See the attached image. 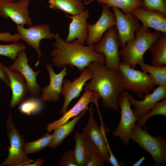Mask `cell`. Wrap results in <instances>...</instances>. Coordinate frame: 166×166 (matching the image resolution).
<instances>
[{
  "mask_svg": "<svg viewBox=\"0 0 166 166\" xmlns=\"http://www.w3.org/2000/svg\"><path fill=\"white\" fill-rule=\"evenodd\" d=\"M4 0L7 1V2H14L16 1V0Z\"/></svg>",
  "mask_w": 166,
  "mask_h": 166,
  "instance_id": "ab89813d",
  "label": "cell"
},
{
  "mask_svg": "<svg viewBox=\"0 0 166 166\" xmlns=\"http://www.w3.org/2000/svg\"><path fill=\"white\" fill-rule=\"evenodd\" d=\"M59 166H79L75 157L74 149L65 152L60 160Z\"/></svg>",
  "mask_w": 166,
  "mask_h": 166,
  "instance_id": "836d02e7",
  "label": "cell"
},
{
  "mask_svg": "<svg viewBox=\"0 0 166 166\" xmlns=\"http://www.w3.org/2000/svg\"><path fill=\"white\" fill-rule=\"evenodd\" d=\"M42 101L41 99L36 97L28 98L20 104L19 110L21 113L27 115L37 114L42 109Z\"/></svg>",
  "mask_w": 166,
  "mask_h": 166,
  "instance_id": "f1b7e54d",
  "label": "cell"
},
{
  "mask_svg": "<svg viewBox=\"0 0 166 166\" xmlns=\"http://www.w3.org/2000/svg\"><path fill=\"white\" fill-rule=\"evenodd\" d=\"M85 135L86 138L87 148V157L85 166L104 165L105 161L101 152L97 147Z\"/></svg>",
  "mask_w": 166,
  "mask_h": 166,
  "instance_id": "83f0119b",
  "label": "cell"
},
{
  "mask_svg": "<svg viewBox=\"0 0 166 166\" xmlns=\"http://www.w3.org/2000/svg\"><path fill=\"white\" fill-rule=\"evenodd\" d=\"M139 65L143 71L148 73L155 85L166 86V66L149 65L144 61Z\"/></svg>",
  "mask_w": 166,
  "mask_h": 166,
  "instance_id": "d4e9b609",
  "label": "cell"
},
{
  "mask_svg": "<svg viewBox=\"0 0 166 166\" xmlns=\"http://www.w3.org/2000/svg\"><path fill=\"white\" fill-rule=\"evenodd\" d=\"M160 32H151L149 29L140 26L135 34V38L119 50V54L124 64L132 68L144 61L143 56L152 44L160 37Z\"/></svg>",
  "mask_w": 166,
  "mask_h": 166,
  "instance_id": "3957f363",
  "label": "cell"
},
{
  "mask_svg": "<svg viewBox=\"0 0 166 166\" xmlns=\"http://www.w3.org/2000/svg\"><path fill=\"white\" fill-rule=\"evenodd\" d=\"M26 49V47L24 44L18 42L10 44H0V55L14 61L18 53L21 51H25Z\"/></svg>",
  "mask_w": 166,
  "mask_h": 166,
  "instance_id": "1f68e13d",
  "label": "cell"
},
{
  "mask_svg": "<svg viewBox=\"0 0 166 166\" xmlns=\"http://www.w3.org/2000/svg\"><path fill=\"white\" fill-rule=\"evenodd\" d=\"M4 68L12 91L10 105V108L12 109L24 100L28 92V88L24 78L18 71L5 66Z\"/></svg>",
  "mask_w": 166,
  "mask_h": 166,
  "instance_id": "ac0fdd59",
  "label": "cell"
},
{
  "mask_svg": "<svg viewBox=\"0 0 166 166\" xmlns=\"http://www.w3.org/2000/svg\"><path fill=\"white\" fill-rule=\"evenodd\" d=\"M6 133L9 140L8 154L0 166H25L34 160L29 158L26 150V143L21 134L15 127L11 115L6 123Z\"/></svg>",
  "mask_w": 166,
  "mask_h": 166,
  "instance_id": "5b68a950",
  "label": "cell"
},
{
  "mask_svg": "<svg viewBox=\"0 0 166 166\" xmlns=\"http://www.w3.org/2000/svg\"><path fill=\"white\" fill-rule=\"evenodd\" d=\"M87 68L90 71L91 81L84 88L93 91L102 99V105L108 109L119 112L118 100L124 91L118 70L107 68L96 61L90 63Z\"/></svg>",
  "mask_w": 166,
  "mask_h": 166,
  "instance_id": "6da1fadb",
  "label": "cell"
},
{
  "mask_svg": "<svg viewBox=\"0 0 166 166\" xmlns=\"http://www.w3.org/2000/svg\"><path fill=\"white\" fill-rule=\"evenodd\" d=\"M82 1H83L84 2L85 4H88L89 3L91 2L94 0H81Z\"/></svg>",
  "mask_w": 166,
  "mask_h": 166,
  "instance_id": "f35d334b",
  "label": "cell"
},
{
  "mask_svg": "<svg viewBox=\"0 0 166 166\" xmlns=\"http://www.w3.org/2000/svg\"><path fill=\"white\" fill-rule=\"evenodd\" d=\"M144 127L143 129L136 124L130 139L151 155L155 166H163L166 163V139L162 136H152Z\"/></svg>",
  "mask_w": 166,
  "mask_h": 166,
  "instance_id": "277c9868",
  "label": "cell"
},
{
  "mask_svg": "<svg viewBox=\"0 0 166 166\" xmlns=\"http://www.w3.org/2000/svg\"><path fill=\"white\" fill-rule=\"evenodd\" d=\"M54 47L50 53L53 64L57 67L69 66L72 68H77L81 72L93 61L105 64L104 55L95 51L94 44L85 46L77 40L72 42H66L57 34H55Z\"/></svg>",
  "mask_w": 166,
  "mask_h": 166,
  "instance_id": "7a4b0ae2",
  "label": "cell"
},
{
  "mask_svg": "<svg viewBox=\"0 0 166 166\" xmlns=\"http://www.w3.org/2000/svg\"><path fill=\"white\" fill-rule=\"evenodd\" d=\"M4 65L0 61V80L10 88V83L7 75L4 69Z\"/></svg>",
  "mask_w": 166,
  "mask_h": 166,
  "instance_id": "d590c367",
  "label": "cell"
},
{
  "mask_svg": "<svg viewBox=\"0 0 166 166\" xmlns=\"http://www.w3.org/2000/svg\"><path fill=\"white\" fill-rule=\"evenodd\" d=\"M67 67L65 66L58 73L54 71L53 65L51 63L46 65V69L49 77V84L43 87L41 89V99L44 102H56L59 99L64 77L68 73L67 72Z\"/></svg>",
  "mask_w": 166,
  "mask_h": 166,
  "instance_id": "2e32d148",
  "label": "cell"
},
{
  "mask_svg": "<svg viewBox=\"0 0 166 166\" xmlns=\"http://www.w3.org/2000/svg\"><path fill=\"white\" fill-rule=\"evenodd\" d=\"M16 29L21 40L32 47L37 53L38 60L35 66H37L42 53L40 42L44 39H54L55 34L51 32L50 26L45 24L32 25L27 28L23 26H17Z\"/></svg>",
  "mask_w": 166,
  "mask_h": 166,
  "instance_id": "30bf717a",
  "label": "cell"
},
{
  "mask_svg": "<svg viewBox=\"0 0 166 166\" xmlns=\"http://www.w3.org/2000/svg\"><path fill=\"white\" fill-rule=\"evenodd\" d=\"M142 0V1L143 0Z\"/></svg>",
  "mask_w": 166,
  "mask_h": 166,
  "instance_id": "b9f144b4",
  "label": "cell"
},
{
  "mask_svg": "<svg viewBox=\"0 0 166 166\" xmlns=\"http://www.w3.org/2000/svg\"><path fill=\"white\" fill-rule=\"evenodd\" d=\"M159 115L166 117V99L157 103L147 113L137 120L136 124L142 128L145 126L146 122L150 118Z\"/></svg>",
  "mask_w": 166,
  "mask_h": 166,
  "instance_id": "4dcf8cb0",
  "label": "cell"
},
{
  "mask_svg": "<svg viewBox=\"0 0 166 166\" xmlns=\"http://www.w3.org/2000/svg\"><path fill=\"white\" fill-rule=\"evenodd\" d=\"M117 31L114 26L109 28L102 38L94 44V49L104 56L106 67L118 70L121 63Z\"/></svg>",
  "mask_w": 166,
  "mask_h": 166,
  "instance_id": "ba28073f",
  "label": "cell"
},
{
  "mask_svg": "<svg viewBox=\"0 0 166 166\" xmlns=\"http://www.w3.org/2000/svg\"><path fill=\"white\" fill-rule=\"evenodd\" d=\"M118 71L124 90L133 92L141 100L156 86L148 74L132 68L123 62L120 63Z\"/></svg>",
  "mask_w": 166,
  "mask_h": 166,
  "instance_id": "8992f818",
  "label": "cell"
},
{
  "mask_svg": "<svg viewBox=\"0 0 166 166\" xmlns=\"http://www.w3.org/2000/svg\"><path fill=\"white\" fill-rule=\"evenodd\" d=\"M129 92L125 90L120 96L118 104L121 112V119L112 135L118 137L125 145H128L132 129L138 119L134 114L128 98Z\"/></svg>",
  "mask_w": 166,
  "mask_h": 166,
  "instance_id": "52a82bcc",
  "label": "cell"
},
{
  "mask_svg": "<svg viewBox=\"0 0 166 166\" xmlns=\"http://www.w3.org/2000/svg\"><path fill=\"white\" fill-rule=\"evenodd\" d=\"M145 159V157L143 156L136 162L133 165V166H139L140 165Z\"/></svg>",
  "mask_w": 166,
  "mask_h": 166,
  "instance_id": "74e56055",
  "label": "cell"
},
{
  "mask_svg": "<svg viewBox=\"0 0 166 166\" xmlns=\"http://www.w3.org/2000/svg\"><path fill=\"white\" fill-rule=\"evenodd\" d=\"M101 4H104L109 8H118L124 13H132L135 9L142 7L141 0H97Z\"/></svg>",
  "mask_w": 166,
  "mask_h": 166,
  "instance_id": "484cf974",
  "label": "cell"
},
{
  "mask_svg": "<svg viewBox=\"0 0 166 166\" xmlns=\"http://www.w3.org/2000/svg\"><path fill=\"white\" fill-rule=\"evenodd\" d=\"M142 8L159 11L166 15V0H143Z\"/></svg>",
  "mask_w": 166,
  "mask_h": 166,
  "instance_id": "d6a6232c",
  "label": "cell"
},
{
  "mask_svg": "<svg viewBox=\"0 0 166 166\" xmlns=\"http://www.w3.org/2000/svg\"><path fill=\"white\" fill-rule=\"evenodd\" d=\"M53 138V135L47 133L35 140L26 143V150L28 154L37 153L49 147Z\"/></svg>",
  "mask_w": 166,
  "mask_h": 166,
  "instance_id": "f546056e",
  "label": "cell"
},
{
  "mask_svg": "<svg viewBox=\"0 0 166 166\" xmlns=\"http://www.w3.org/2000/svg\"><path fill=\"white\" fill-rule=\"evenodd\" d=\"M21 40V38L18 34H12L8 32L0 33V41L5 42H17Z\"/></svg>",
  "mask_w": 166,
  "mask_h": 166,
  "instance_id": "e575fe53",
  "label": "cell"
},
{
  "mask_svg": "<svg viewBox=\"0 0 166 166\" xmlns=\"http://www.w3.org/2000/svg\"><path fill=\"white\" fill-rule=\"evenodd\" d=\"M74 155L79 166H85L87 157L86 138L82 133L76 131L74 136Z\"/></svg>",
  "mask_w": 166,
  "mask_h": 166,
  "instance_id": "4316f807",
  "label": "cell"
},
{
  "mask_svg": "<svg viewBox=\"0 0 166 166\" xmlns=\"http://www.w3.org/2000/svg\"><path fill=\"white\" fill-rule=\"evenodd\" d=\"M152 55V64L166 66V33H162L149 48Z\"/></svg>",
  "mask_w": 166,
  "mask_h": 166,
  "instance_id": "cb8c5ba5",
  "label": "cell"
},
{
  "mask_svg": "<svg viewBox=\"0 0 166 166\" xmlns=\"http://www.w3.org/2000/svg\"><path fill=\"white\" fill-rule=\"evenodd\" d=\"M65 15L72 20L69 24L68 34L65 41L71 42L76 39L81 44L84 45L88 36L87 20L89 16L88 10H85L75 15L70 16L67 14Z\"/></svg>",
  "mask_w": 166,
  "mask_h": 166,
  "instance_id": "ffe728a7",
  "label": "cell"
},
{
  "mask_svg": "<svg viewBox=\"0 0 166 166\" xmlns=\"http://www.w3.org/2000/svg\"><path fill=\"white\" fill-rule=\"evenodd\" d=\"M132 13L145 27L166 33V15L162 12L140 7L134 10Z\"/></svg>",
  "mask_w": 166,
  "mask_h": 166,
  "instance_id": "44dd1931",
  "label": "cell"
},
{
  "mask_svg": "<svg viewBox=\"0 0 166 166\" xmlns=\"http://www.w3.org/2000/svg\"><path fill=\"white\" fill-rule=\"evenodd\" d=\"M92 77V73L87 67L81 72L79 76L73 81L67 79L64 80L60 94L63 97L64 100L59 113L60 114L62 115L67 111L70 102L80 95L86 82L91 79Z\"/></svg>",
  "mask_w": 166,
  "mask_h": 166,
  "instance_id": "9a60e30c",
  "label": "cell"
},
{
  "mask_svg": "<svg viewBox=\"0 0 166 166\" xmlns=\"http://www.w3.org/2000/svg\"><path fill=\"white\" fill-rule=\"evenodd\" d=\"M44 162L43 159L42 157L37 158L35 161L34 160L32 162L28 163L25 166H41Z\"/></svg>",
  "mask_w": 166,
  "mask_h": 166,
  "instance_id": "8d00e7d4",
  "label": "cell"
},
{
  "mask_svg": "<svg viewBox=\"0 0 166 166\" xmlns=\"http://www.w3.org/2000/svg\"><path fill=\"white\" fill-rule=\"evenodd\" d=\"M128 98L134 106V114L139 119L147 113L157 103L166 99V86H158L152 93L145 94L143 100L136 99L129 92Z\"/></svg>",
  "mask_w": 166,
  "mask_h": 166,
  "instance_id": "e0dca14e",
  "label": "cell"
},
{
  "mask_svg": "<svg viewBox=\"0 0 166 166\" xmlns=\"http://www.w3.org/2000/svg\"><path fill=\"white\" fill-rule=\"evenodd\" d=\"M87 110L89 116L87 124L83 129V133L97 147L101 152L105 162L109 164L108 147L109 145L106 136L110 130L105 126L101 119V126L97 125L93 115V103Z\"/></svg>",
  "mask_w": 166,
  "mask_h": 166,
  "instance_id": "9c48e42d",
  "label": "cell"
},
{
  "mask_svg": "<svg viewBox=\"0 0 166 166\" xmlns=\"http://www.w3.org/2000/svg\"><path fill=\"white\" fill-rule=\"evenodd\" d=\"M30 0H18L10 2L4 1L0 4V16L11 19L17 26L33 24L29 14Z\"/></svg>",
  "mask_w": 166,
  "mask_h": 166,
  "instance_id": "7c38bea8",
  "label": "cell"
},
{
  "mask_svg": "<svg viewBox=\"0 0 166 166\" xmlns=\"http://www.w3.org/2000/svg\"><path fill=\"white\" fill-rule=\"evenodd\" d=\"M29 60L25 51L20 52L10 67L18 71L23 76L27 85L28 92L37 97L41 93V88L37 82L40 71H35L28 64Z\"/></svg>",
  "mask_w": 166,
  "mask_h": 166,
  "instance_id": "5bb4252c",
  "label": "cell"
},
{
  "mask_svg": "<svg viewBox=\"0 0 166 166\" xmlns=\"http://www.w3.org/2000/svg\"><path fill=\"white\" fill-rule=\"evenodd\" d=\"M87 109L84 110L79 115L69 121L62 125L55 128L53 133V138L49 147L55 149L74 130L75 126L81 117L85 113Z\"/></svg>",
  "mask_w": 166,
  "mask_h": 166,
  "instance_id": "7402d4cb",
  "label": "cell"
},
{
  "mask_svg": "<svg viewBox=\"0 0 166 166\" xmlns=\"http://www.w3.org/2000/svg\"><path fill=\"white\" fill-rule=\"evenodd\" d=\"M49 7L71 15L84 11L85 7L81 0H48Z\"/></svg>",
  "mask_w": 166,
  "mask_h": 166,
  "instance_id": "603a6c76",
  "label": "cell"
},
{
  "mask_svg": "<svg viewBox=\"0 0 166 166\" xmlns=\"http://www.w3.org/2000/svg\"><path fill=\"white\" fill-rule=\"evenodd\" d=\"M4 1V0H0V4Z\"/></svg>",
  "mask_w": 166,
  "mask_h": 166,
  "instance_id": "60d3db41",
  "label": "cell"
},
{
  "mask_svg": "<svg viewBox=\"0 0 166 166\" xmlns=\"http://www.w3.org/2000/svg\"><path fill=\"white\" fill-rule=\"evenodd\" d=\"M93 91L85 90L83 94L71 108L67 111L60 118L48 124L46 127L47 131L52 132L69 121L71 118L78 116L84 110L87 109L89 104L90 102H93L96 100Z\"/></svg>",
  "mask_w": 166,
  "mask_h": 166,
  "instance_id": "d6986e66",
  "label": "cell"
},
{
  "mask_svg": "<svg viewBox=\"0 0 166 166\" xmlns=\"http://www.w3.org/2000/svg\"><path fill=\"white\" fill-rule=\"evenodd\" d=\"M112 8L115 18L119 46L122 48L134 39L136 32L140 26L139 20L132 13L125 14L118 8Z\"/></svg>",
  "mask_w": 166,
  "mask_h": 166,
  "instance_id": "8fae6325",
  "label": "cell"
},
{
  "mask_svg": "<svg viewBox=\"0 0 166 166\" xmlns=\"http://www.w3.org/2000/svg\"><path fill=\"white\" fill-rule=\"evenodd\" d=\"M102 5V12L98 20L93 24H87L88 36L85 42L87 45L91 46L98 42L105 32L116 25L113 13L106 5Z\"/></svg>",
  "mask_w": 166,
  "mask_h": 166,
  "instance_id": "4fadbf2b",
  "label": "cell"
}]
</instances>
